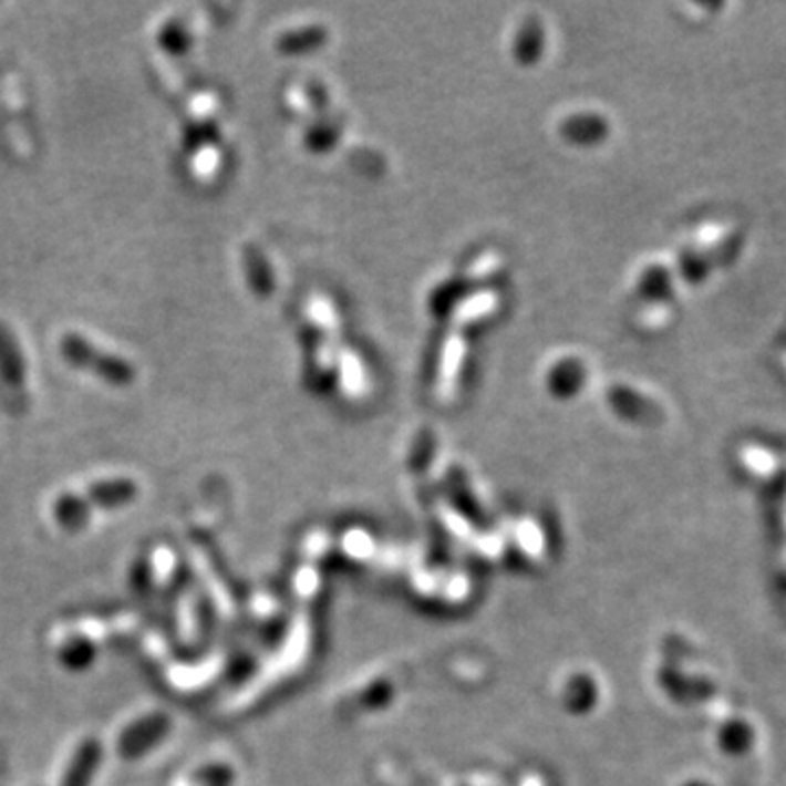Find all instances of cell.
I'll return each mask as SVG.
<instances>
[{
    "instance_id": "ba28073f",
    "label": "cell",
    "mask_w": 786,
    "mask_h": 786,
    "mask_svg": "<svg viewBox=\"0 0 786 786\" xmlns=\"http://www.w3.org/2000/svg\"><path fill=\"white\" fill-rule=\"evenodd\" d=\"M152 581H154V577H152V566H149V561H147V559L138 561L136 568H134V572H132V583H134V588L141 590V592H145V590L152 586Z\"/></svg>"
},
{
    "instance_id": "7a4b0ae2",
    "label": "cell",
    "mask_w": 786,
    "mask_h": 786,
    "mask_svg": "<svg viewBox=\"0 0 786 786\" xmlns=\"http://www.w3.org/2000/svg\"><path fill=\"white\" fill-rule=\"evenodd\" d=\"M62 352L66 354V359H71L77 365H87L90 370L99 372L101 376H105L107 381L114 383H130L134 379V370L130 363L116 359V356H103L96 352V348H92L90 343H85L81 337L69 334L62 341Z\"/></svg>"
},
{
    "instance_id": "5b68a950",
    "label": "cell",
    "mask_w": 786,
    "mask_h": 786,
    "mask_svg": "<svg viewBox=\"0 0 786 786\" xmlns=\"http://www.w3.org/2000/svg\"><path fill=\"white\" fill-rule=\"evenodd\" d=\"M90 516H92V505L87 503V498H81L75 494H64L55 503V520L64 531L77 534L81 529H85V525L90 523Z\"/></svg>"
},
{
    "instance_id": "52a82bcc",
    "label": "cell",
    "mask_w": 786,
    "mask_h": 786,
    "mask_svg": "<svg viewBox=\"0 0 786 786\" xmlns=\"http://www.w3.org/2000/svg\"><path fill=\"white\" fill-rule=\"evenodd\" d=\"M494 307H496V296H494V293H483V296L474 298V300L466 302V304L462 307L459 319L472 321V319H476V317H480V314L492 313Z\"/></svg>"
},
{
    "instance_id": "3957f363",
    "label": "cell",
    "mask_w": 786,
    "mask_h": 786,
    "mask_svg": "<svg viewBox=\"0 0 786 786\" xmlns=\"http://www.w3.org/2000/svg\"><path fill=\"white\" fill-rule=\"evenodd\" d=\"M101 758H103L101 743L96 738H85L73 754V761L62 778V786L92 785L96 769L101 765Z\"/></svg>"
},
{
    "instance_id": "8992f818",
    "label": "cell",
    "mask_w": 786,
    "mask_h": 786,
    "mask_svg": "<svg viewBox=\"0 0 786 786\" xmlns=\"http://www.w3.org/2000/svg\"><path fill=\"white\" fill-rule=\"evenodd\" d=\"M58 660H60V664L66 671L83 673L96 660V644L90 638H85V635H73V638H69L62 644V649L58 653Z\"/></svg>"
},
{
    "instance_id": "277c9868",
    "label": "cell",
    "mask_w": 786,
    "mask_h": 786,
    "mask_svg": "<svg viewBox=\"0 0 786 786\" xmlns=\"http://www.w3.org/2000/svg\"><path fill=\"white\" fill-rule=\"evenodd\" d=\"M136 498V485L130 478H112L99 480L90 487L87 503L99 509H121Z\"/></svg>"
},
{
    "instance_id": "6da1fadb",
    "label": "cell",
    "mask_w": 786,
    "mask_h": 786,
    "mask_svg": "<svg viewBox=\"0 0 786 786\" xmlns=\"http://www.w3.org/2000/svg\"><path fill=\"white\" fill-rule=\"evenodd\" d=\"M170 732V718L164 712H152L130 723L116 741V752L125 761H138L159 747Z\"/></svg>"
}]
</instances>
